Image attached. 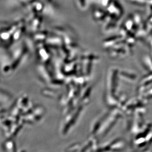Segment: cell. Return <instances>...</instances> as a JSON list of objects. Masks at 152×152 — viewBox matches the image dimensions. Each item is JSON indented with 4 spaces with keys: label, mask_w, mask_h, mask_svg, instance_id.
<instances>
[{
    "label": "cell",
    "mask_w": 152,
    "mask_h": 152,
    "mask_svg": "<svg viewBox=\"0 0 152 152\" xmlns=\"http://www.w3.org/2000/svg\"><path fill=\"white\" fill-rule=\"evenodd\" d=\"M77 2L81 8H84L86 6V0H77Z\"/></svg>",
    "instance_id": "1"
},
{
    "label": "cell",
    "mask_w": 152,
    "mask_h": 152,
    "mask_svg": "<svg viewBox=\"0 0 152 152\" xmlns=\"http://www.w3.org/2000/svg\"><path fill=\"white\" fill-rule=\"evenodd\" d=\"M29 1H31V2H32V1H35V0H28Z\"/></svg>",
    "instance_id": "3"
},
{
    "label": "cell",
    "mask_w": 152,
    "mask_h": 152,
    "mask_svg": "<svg viewBox=\"0 0 152 152\" xmlns=\"http://www.w3.org/2000/svg\"><path fill=\"white\" fill-rule=\"evenodd\" d=\"M20 1H22V2H24V3H26V2L29 1L28 0H20Z\"/></svg>",
    "instance_id": "2"
}]
</instances>
